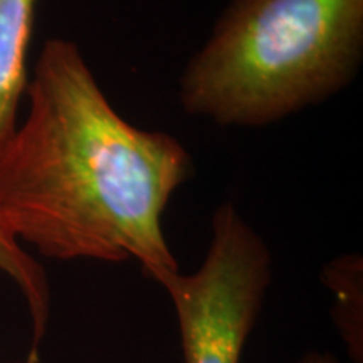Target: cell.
Segmentation results:
<instances>
[{
	"instance_id": "cell-5",
	"label": "cell",
	"mask_w": 363,
	"mask_h": 363,
	"mask_svg": "<svg viewBox=\"0 0 363 363\" xmlns=\"http://www.w3.org/2000/svg\"><path fill=\"white\" fill-rule=\"evenodd\" d=\"M0 272L7 274L21 289L33 323V348L27 358L39 360V343L48 331L51 315V291L43 266L29 256L21 240L0 219Z\"/></svg>"
},
{
	"instance_id": "cell-4",
	"label": "cell",
	"mask_w": 363,
	"mask_h": 363,
	"mask_svg": "<svg viewBox=\"0 0 363 363\" xmlns=\"http://www.w3.org/2000/svg\"><path fill=\"white\" fill-rule=\"evenodd\" d=\"M38 0H0V150L17 128V111L27 89L26 54Z\"/></svg>"
},
{
	"instance_id": "cell-2",
	"label": "cell",
	"mask_w": 363,
	"mask_h": 363,
	"mask_svg": "<svg viewBox=\"0 0 363 363\" xmlns=\"http://www.w3.org/2000/svg\"><path fill=\"white\" fill-rule=\"evenodd\" d=\"M363 57V0H233L180 76L189 115L266 126L340 93Z\"/></svg>"
},
{
	"instance_id": "cell-7",
	"label": "cell",
	"mask_w": 363,
	"mask_h": 363,
	"mask_svg": "<svg viewBox=\"0 0 363 363\" xmlns=\"http://www.w3.org/2000/svg\"><path fill=\"white\" fill-rule=\"evenodd\" d=\"M293 363H340L338 358L333 353L328 352H310L305 357H301L299 360Z\"/></svg>"
},
{
	"instance_id": "cell-3",
	"label": "cell",
	"mask_w": 363,
	"mask_h": 363,
	"mask_svg": "<svg viewBox=\"0 0 363 363\" xmlns=\"http://www.w3.org/2000/svg\"><path fill=\"white\" fill-rule=\"evenodd\" d=\"M269 284L266 242L233 203H222L201 267L162 284L174 303L185 363H240Z\"/></svg>"
},
{
	"instance_id": "cell-8",
	"label": "cell",
	"mask_w": 363,
	"mask_h": 363,
	"mask_svg": "<svg viewBox=\"0 0 363 363\" xmlns=\"http://www.w3.org/2000/svg\"><path fill=\"white\" fill-rule=\"evenodd\" d=\"M4 363H39V360H33V358H26L22 362H4Z\"/></svg>"
},
{
	"instance_id": "cell-1",
	"label": "cell",
	"mask_w": 363,
	"mask_h": 363,
	"mask_svg": "<svg viewBox=\"0 0 363 363\" xmlns=\"http://www.w3.org/2000/svg\"><path fill=\"white\" fill-rule=\"evenodd\" d=\"M26 93L0 150V219L52 259H135L162 286L179 272L162 216L194 172L187 150L128 123L67 39L44 44Z\"/></svg>"
},
{
	"instance_id": "cell-6",
	"label": "cell",
	"mask_w": 363,
	"mask_h": 363,
	"mask_svg": "<svg viewBox=\"0 0 363 363\" xmlns=\"http://www.w3.org/2000/svg\"><path fill=\"white\" fill-rule=\"evenodd\" d=\"M362 257L347 254L331 261L323 271V281L337 296V323L352 357L362 362Z\"/></svg>"
}]
</instances>
